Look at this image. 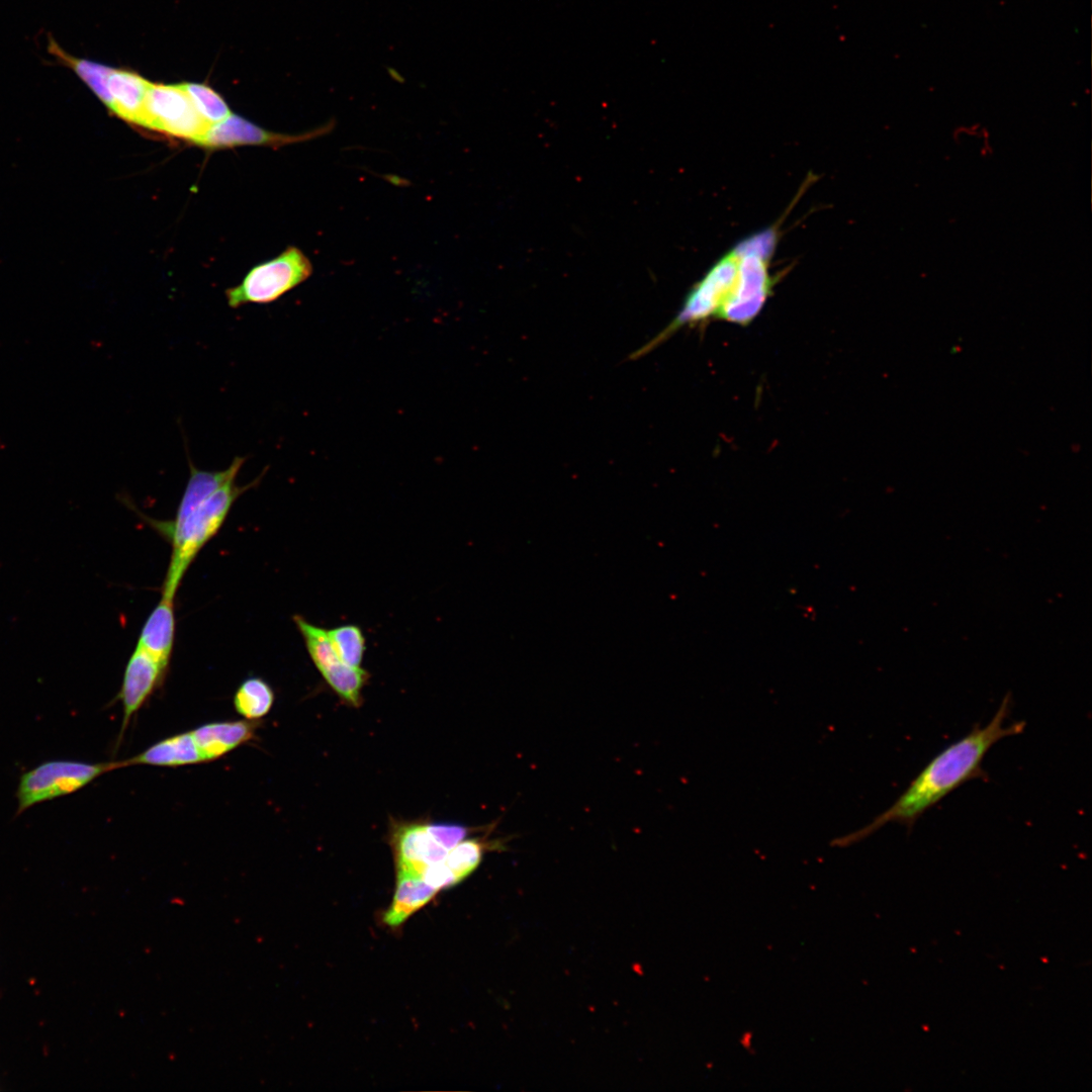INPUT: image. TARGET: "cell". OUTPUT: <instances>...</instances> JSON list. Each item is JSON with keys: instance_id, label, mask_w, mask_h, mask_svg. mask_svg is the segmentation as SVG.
<instances>
[{"instance_id": "6da1fadb", "label": "cell", "mask_w": 1092, "mask_h": 1092, "mask_svg": "<svg viewBox=\"0 0 1092 1092\" xmlns=\"http://www.w3.org/2000/svg\"><path fill=\"white\" fill-rule=\"evenodd\" d=\"M1010 705V696L1007 695L987 725L975 726L968 734L942 749L887 810L859 829L832 839L831 846H851L888 823L911 828L921 815L963 784L985 778L982 762L990 748L1000 739L1020 734L1025 728L1024 721L1005 725Z\"/></svg>"}, {"instance_id": "7a4b0ae2", "label": "cell", "mask_w": 1092, "mask_h": 1092, "mask_svg": "<svg viewBox=\"0 0 1092 1092\" xmlns=\"http://www.w3.org/2000/svg\"><path fill=\"white\" fill-rule=\"evenodd\" d=\"M256 478L246 485L230 481L195 506L184 518L173 520L168 527L172 546L171 559L162 586V597L174 600L188 567L203 548L217 534L235 502L248 489L257 485Z\"/></svg>"}, {"instance_id": "3957f363", "label": "cell", "mask_w": 1092, "mask_h": 1092, "mask_svg": "<svg viewBox=\"0 0 1092 1092\" xmlns=\"http://www.w3.org/2000/svg\"><path fill=\"white\" fill-rule=\"evenodd\" d=\"M776 238V229L771 228L737 245L739 263L735 285L716 317L744 326L760 312L775 284L768 263Z\"/></svg>"}, {"instance_id": "277c9868", "label": "cell", "mask_w": 1092, "mask_h": 1092, "mask_svg": "<svg viewBox=\"0 0 1092 1092\" xmlns=\"http://www.w3.org/2000/svg\"><path fill=\"white\" fill-rule=\"evenodd\" d=\"M125 766V760L97 763L68 759L44 761L21 775L15 794L16 816L36 804L75 793L98 777Z\"/></svg>"}, {"instance_id": "5b68a950", "label": "cell", "mask_w": 1092, "mask_h": 1092, "mask_svg": "<svg viewBox=\"0 0 1092 1092\" xmlns=\"http://www.w3.org/2000/svg\"><path fill=\"white\" fill-rule=\"evenodd\" d=\"M311 274L310 260L301 250L290 246L276 258L252 268L239 285L226 289L228 304L238 308L248 303L273 302Z\"/></svg>"}, {"instance_id": "8992f818", "label": "cell", "mask_w": 1092, "mask_h": 1092, "mask_svg": "<svg viewBox=\"0 0 1092 1092\" xmlns=\"http://www.w3.org/2000/svg\"><path fill=\"white\" fill-rule=\"evenodd\" d=\"M142 126L199 144L211 126L182 85L150 82Z\"/></svg>"}, {"instance_id": "52a82bcc", "label": "cell", "mask_w": 1092, "mask_h": 1092, "mask_svg": "<svg viewBox=\"0 0 1092 1092\" xmlns=\"http://www.w3.org/2000/svg\"><path fill=\"white\" fill-rule=\"evenodd\" d=\"M293 621L300 632L313 664L328 685L346 702L357 706L367 672L361 667L345 663L336 652L328 630L313 625L295 615Z\"/></svg>"}, {"instance_id": "ba28073f", "label": "cell", "mask_w": 1092, "mask_h": 1092, "mask_svg": "<svg viewBox=\"0 0 1092 1092\" xmlns=\"http://www.w3.org/2000/svg\"><path fill=\"white\" fill-rule=\"evenodd\" d=\"M334 126L335 121H329L301 134H282L265 130L238 115L231 114L224 120L211 125L198 145L211 148L242 145L285 146L321 138L330 133Z\"/></svg>"}, {"instance_id": "9c48e42d", "label": "cell", "mask_w": 1092, "mask_h": 1092, "mask_svg": "<svg viewBox=\"0 0 1092 1092\" xmlns=\"http://www.w3.org/2000/svg\"><path fill=\"white\" fill-rule=\"evenodd\" d=\"M168 667L150 653L135 646L126 663L120 692L117 695L123 711L119 740L131 717L162 685Z\"/></svg>"}, {"instance_id": "30bf717a", "label": "cell", "mask_w": 1092, "mask_h": 1092, "mask_svg": "<svg viewBox=\"0 0 1092 1092\" xmlns=\"http://www.w3.org/2000/svg\"><path fill=\"white\" fill-rule=\"evenodd\" d=\"M391 841L397 871L419 876L426 867L443 861L448 853L430 834L426 824L400 825L395 828Z\"/></svg>"}, {"instance_id": "8fae6325", "label": "cell", "mask_w": 1092, "mask_h": 1092, "mask_svg": "<svg viewBox=\"0 0 1092 1092\" xmlns=\"http://www.w3.org/2000/svg\"><path fill=\"white\" fill-rule=\"evenodd\" d=\"M259 725V720L219 721L203 724L191 733L205 761H211L250 741Z\"/></svg>"}, {"instance_id": "7c38bea8", "label": "cell", "mask_w": 1092, "mask_h": 1092, "mask_svg": "<svg viewBox=\"0 0 1092 1092\" xmlns=\"http://www.w3.org/2000/svg\"><path fill=\"white\" fill-rule=\"evenodd\" d=\"M150 82L134 72L111 69L107 88L111 103L109 110L121 119L143 124Z\"/></svg>"}, {"instance_id": "4fadbf2b", "label": "cell", "mask_w": 1092, "mask_h": 1092, "mask_svg": "<svg viewBox=\"0 0 1092 1092\" xmlns=\"http://www.w3.org/2000/svg\"><path fill=\"white\" fill-rule=\"evenodd\" d=\"M175 627L174 600L161 597L146 620L136 645L168 667L174 646Z\"/></svg>"}, {"instance_id": "5bb4252c", "label": "cell", "mask_w": 1092, "mask_h": 1092, "mask_svg": "<svg viewBox=\"0 0 1092 1092\" xmlns=\"http://www.w3.org/2000/svg\"><path fill=\"white\" fill-rule=\"evenodd\" d=\"M125 761L127 766L147 764L175 767L204 762L205 759L189 731L167 737Z\"/></svg>"}, {"instance_id": "9a60e30c", "label": "cell", "mask_w": 1092, "mask_h": 1092, "mask_svg": "<svg viewBox=\"0 0 1092 1092\" xmlns=\"http://www.w3.org/2000/svg\"><path fill=\"white\" fill-rule=\"evenodd\" d=\"M437 893L421 876L397 871L396 888L392 902L383 916L384 923L390 927L399 926L427 905Z\"/></svg>"}, {"instance_id": "2e32d148", "label": "cell", "mask_w": 1092, "mask_h": 1092, "mask_svg": "<svg viewBox=\"0 0 1092 1092\" xmlns=\"http://www.w3.org/2000/svg\"><path fill=\"white\" fill-rule=\"evenodd\" d=\"M48 52L60 65L72 70L109 109L111 99L107 88V78L112 68L69 54L53 37L49 39Z\"/></svg>"}, {"instance_id": "e0dca14e", "label": "cell", "mask_w": 1092, "mask_h": 1092, "mask_svg": "<svg viewBox=\"0 0 1092 1092\" xmlns=\"http://www.w3.org/2000/svg\"><path fill=\"white\" fill-rule=\"evenodd\" d=\"M274 691L263 678L248 677L237 689L234 708L244 719L259 720L269 713L274 704Z\"/></svg>"}, {"instance_id": "ac0fdd59", "label": "cell", "mask_w": 1092, "mask_h": 1092, "mask_svg": "<svg viewBox=\"0 0 1092 1092\" xmlns=\"http://www.w3.org/2000/svg\"><path fill=\"white\" fill-rule=\"evenodd\" d=\"M494 842L497 841L463 839L448 851L444 861L460 883L477 869L487 848H495Z\"/></svg>"}, {"instance_id": "d6986e66", "label": "cell", "mask_w": 1092, "mask_h": 1092, "mask_svg": "<svg viewBox=\"0 0 1092 1092\" xmlns=\"http://www.w3.org/2000/svg\"><path fill=\"white\" fill-rule=\"evenodd\" d=\"M197 112L210 124H216L231 115L222 97L211 87L198 83L181 84Z\"/></svg>"}, {"instance_id": "ffe728a7", "label": "cell", "mask_w": 1092, "mask_h": 1092, "mask_svg": "<svg viewBox=\"0 0 1092 1092\" xmlns=\"http://www.w3.org/2000/svg\"><path fill=\"white\" fill-rule=\"evenodd\" d=\"M331 642L340 658L350 666L360 667L366 645L362 630L356 625H342L328 630Z\"/></svg>"}, {"instance_id": "44dd1931", "label": "cell", "mask_w": 1092, "mask_h": 1092, "mask_svg": "<svg viewBox=\"0 0 1092 1092\" xmlns=\"http://www.w3.org/2000/svg\"><path fill=\"white\" fill-rule=\"evenodd\" d=\"M426 825L434 839L448 851L462 841L469 832V828L459 824L434 823Z\"/></svg>"}, {"instance_id": "7402d4cb", "label": "cell", "mask_w": 1092, "mask_h": 1092, "mask_svg": "<svg viewBox=\"0 0 1092 1092\" xmlns=\"http://www.w3.org/2000/svg\"><path fill=\"white\" fill-rule=\"evenodd\" d=\"M421 878L437 891L451 888L459 883L444 860L426 867L421 873Z\"/></svg>"}]
</instances>
